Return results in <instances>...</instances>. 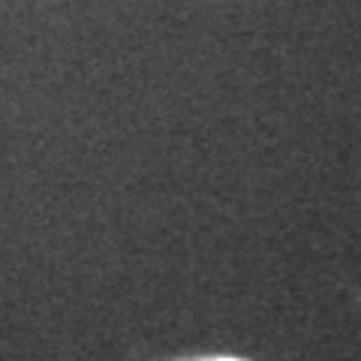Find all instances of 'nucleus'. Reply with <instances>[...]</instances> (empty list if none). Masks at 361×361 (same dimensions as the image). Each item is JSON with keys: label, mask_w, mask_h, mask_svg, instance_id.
I'll return each mask as SVG.
<instances>
[{"label": "nucleus", "mask_w": 361, "mask_h": 361, "mask_svg": "<svg viewBox=\"0 0 361 361\" xmlns=\"http://www.w3.org/2000/svg\"><path fill=\"white\" fill-rule=\"evenodd\" d=\"M226 361H232V358H226Z\"/></svg>", "instance_id": "nucleus-1"}]
</instances>
